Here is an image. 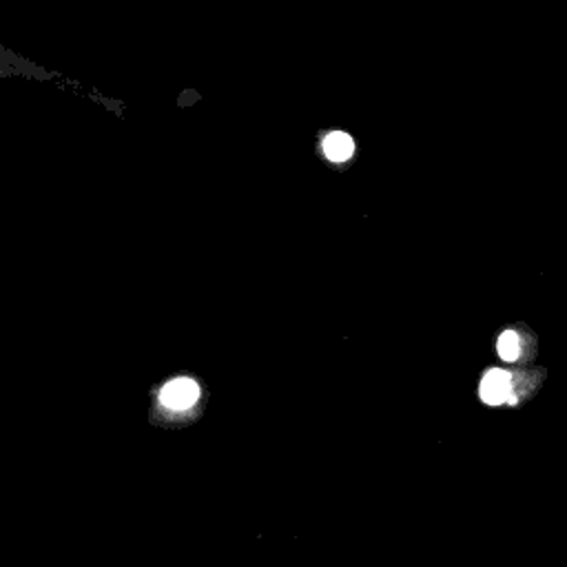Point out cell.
I'll use <instances>...</instances> for the list:
<instances>
[{"instance_id":"6da1fadb","label":"cell","mask_w":567,"mask_h":567,"mask_svg":"<svg viewBox=\"0 0 567 567\" xmlns=\"http://www.w3.org/2000/svg\"><path fill=\"white\" fill-rule=\"evenodd\" d=\"M197 399H199V385L186 377L173 379L159 390V401L168 410H186L195 405Z\"/></svg>"},{"instance_id":"7a4b0ae2","label":"cell","mask_w":567,"mask_h":567,"mask_svg":"<svg viewBox=\"0 0 567 567\" xmlns=\"http://www.w3.org/2000/svg\"><path fill=\"white\" fill-rule=\"evenodd\" d=\"M478 394L487 405H501L505 401H512V379H509V374L505 370H498V368L489 370L481 381Z\"/></svg>"},{"instance_id":"3957f363","label":"cell","mask_w":567,"mask_h":567,"mask_svg":"<svg viewBox=\"0 0 567 567\" xmlns=\"http://www.w3.org/2000/svg\"><path fill=\"white\" fill-rule=\"evenodd\" d=\"M352 151H354V142L350 135L341 133V131H334L330 135H326L323 140V155L332 162H346L352 157Z\"/></svg>"},{"instance_id":"277c9868","label":"cell","mask_w":567,"mask_h":567,"mask_svg":"<svg viewBox=\"0 0 567 567\" xmlns=\"http://www.w3.org/2000/svg\"><path fill=\"white\" fill-rule=\"evenodd\" d=\"M496 348H498L501 359H505V361H514V359L518 357V352H520L518 334H516V332H512V330H505V332L498 337Z\"/></svg>"}]
</instances>
